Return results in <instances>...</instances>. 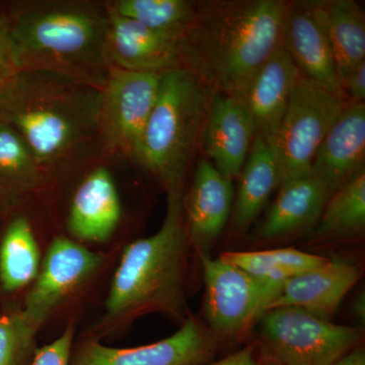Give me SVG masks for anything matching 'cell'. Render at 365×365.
Returning a JSON list of instances; mask_svg holds the SVG:
<instances>
[{
    "label": "cell",
    "instance_id": "obj_1",
    "mask_svg": "<svg viewBox=\"0 0 365 365\" xmlns=\"http://www.w3.org/2000/svg\"><path fill=\"white\" fill-rule=\"evenodd\" d=\"M100 98V88L55 72L16 71L0 83V122L21 136L46 177L103 150Z\"/></svg>",
    "mask_w": 365,
    "mask_h": 365
},
{
    "label": "cell",
    "instance_id": "obj_2",
    "mask_svg": "<svg viewBox=\"0 0 365 365\" xmlns=\"http://www.w3.org/2000/svg\"><path fill=\"white\" fill-rule=\"evenodd\" d=\"M106 1L28 0L13 4L0 24L18 71L55 72L102 88L109 76Z\"/></svg>",
    "mask_w": 365,
    "mask_h": 365
},
{
    "label": "cell",
    "instance_id": "obj_3",
    "mask_svg": "<svg viewBox=\"0 0 365 365\" xmlns=\"http://www.w3.org/2000/svg\"><path fill=\"white\" fill-rule=\"evenodd\" d=\"M287 1L205 0L184 38L185 67L215 93L241 98L282 45Z\"/></svg>",
    "mask_w": 365,
    "mask_h": 365
},
{
    "label": "cell",
    "instance_id": "obj_4",
    "mask_svg": "<svg viewBox=\"0 0 365 365\" xmlns=\"http://www.w3.org/2000/svg\"><path fill=\"white\" fill-rule=\"evenodd\" d=\"M190 245L184 194L168 193L162 227L125 248L105 304V313L90 337L100 340L143 314H165L181 326L190 316L186 276Z\"/></svg>",
    "mask_w": 365,
    "mask_h": 365
},
{
    "label": "cell",
    "instance_id": "obj_5",
    "mask_svg": "<svg viewBox=\"0 0 365 365\" xmlns=\"http://www.w3.org/2000/svg\"><path fill=\"white\" fill-rule=\"evenodd\" d=\"M213 96L187 67L162 74L137 163L157 178L167 193H182L190 163L202 144Z\"/></svg>",
    "mask_w": 365,
    "mask_h": 365
},
{
    "label": "cell",
    "instance_id": "obj_6",
    "mask_svg": "<svg viewBox=\"0 0 365 365\" xmlns=\"http://www.w3.org/2000/svg\"><path fill=\"white\" fill-rule=\"evenodd\" d=\"M258 325L262 355L280 365H333L364 340L359 328L292 307L269 309Z\"/></svg>",
    "mask_w": 365,
    "mask_h": 365
},
{
    "label": "cell",
    "instance_id": "obj_7",
    "mask_svg": "<svg viewBox=\"0 0 365 365\" xmlns=\"http://www.w3.org/2000/svg\"><path fill=\"white\" fill-rule=\"evenodd\" d=\"M348 102L344 93L300 76L273 141L279 186L312 173L317 150Z\"/></svg>",
    "mask_w": 365,
    "mask_h": 365
},
{
    "label": "cell",
    "instance_id": "obj_8",
    "mask_svg": "<svg viewBox=\"0 0 365 365\" xmlns=\"http://www.w3.org/2000/svg\"><path fill=\"white\" fill-rule=\"evenodd\" d=\"M162 74L111 66L101 88L98 131L103 150L137 163Z\"/></svg>",
    "mask_w": 365,
    "mask_h": 365
},
{
    "label": "cell",
    "instance_id": "obj_9",
    "mask_svg": "<svg viewBox=\"0 0 365 365\" xmlns=\"http://www.w3.org/2000/svg\"><path fill=\"white\" fill-rule=\"evenodd\" d=\"M199 257L205 283L206 326L223 342L239 340L267 311L280 287L264 282L220 258Z\"/></svg>",
    "mask_w": 365,
    "mask_h": 365
},
{
    "label": "cell",
    "instance_id": "obj_10",
    "mask_svg": "<svg viewBox=\"0 0 365 365\" xmlns=\"http://www.w3.org/2000/svg\"><path fill=\"white\" fill-rule=\"evenodd\" d=\"M227 343L190 314L170 337L132 348H113L88 337L72 349L71 365H207Z\"/></svg>",
    "mask_w": 365,
    "mask_h": 365
},
{
    "label": "cell",
    "instance_id": "obj_11",
    "mask_svg": "<svg viewBox=\"0 0 365 365\" xmlns=\"http://www.w3.org/2000/svg\"><path fill=\"white\" fill-rule=\"evenodd\" d=\"M104 256L64 237L53 240L21 309L37 327L104 263Z\"/></svg>",
    "mask_w": 365,
    "mask_h": 365
},
{
    "label": "cell",
    "instance_id": "obj_12",
    "mask_svg": "<svg viewBox=\"0 0 365 365\" xmlns=\"http://www.w3.org/2000/svg\"><path fill=\"white\" fill-rule=\"evenodd\" d=\"M282 45L302 76L330 90L344 93L321 0L287 2Z\"/></svg>",
    "mask_w": 365,
    "mask_h": 365
},
{
    "label": "cell",
    "instance_id": "obj_13",
    "mask_svg": "<svg viewBox=\"0 0 365 365\" xmlns=\"http://www.w3.org/2000/svg\"><path fill=\"white\" fill-rule=\"evenodd\" d=\"M106 51L110 66L163 74L185 66L184 38L155 32L110 13Z\"/></svg>",
    "mask_w": 365,
    "mask_h": 365
},
{
    "label": "cell",
    "instance_id": "obj_14",
    "mask_svg": "<svg viewBox=\"0 0 365 365\" xmlns=\"http://www.w3.org/2000/svg\"><path fill=\"white\" fill-rule=\"evenodd\" d=\"M255 136L253 118L241 98L215 93L201 145L223 176L232 180L240 176Z\"/></svg>",
    "mask_w": 365,
    "mask_h": 365
},
{
    "label": "cell",
    "instance_id": "obj_15",
    "mask_svg": "<svg viewBox=\"0 0 365 365\" xmlns=\"http://www.w3.org/2000/svg\"><path fill=\"white\" fill-rule=\"evenodd\" d=\"M234 201L232 180L223 176L212 163L202 158L197 165L193 182L184 197L185 222L190 245L199 256L211 247L227 225Z\"/></svg>",
    "mask_w": 365,
    "mask_h": 365
},
{
    "label": "cell",
    "instance_id": "obj_16",
    "mask_svg": "<svg viewBox=\"0 0 365 365\" xmlns=\"http://www.w3.org/2000/svg\"><path fill=\"white\" fill-rule=\"evenodd\" d=\"M361 275L359 266L352 262L329 259L325 265L284 281L267 311L277 307H297L330 321Z\"/></svg>",
    "mask_w": 365,
    "mask_h": 365
},
{
    "label": "cell",
    "instance_id": "obj_17",
    "mask_svg": "<svg viewBox=\"0 0 365 365\" xmlns=\"http://www.w3.org/2000/svg\"><path fill=\"white\" fill-rule=\"evenodd\" d=\"M365 104L348 102L312 163V172L332 193L364 170Z\"/></svg>",
    "mask_w": 365,
    "mask_h": 365
},
{
    "label": "cell",
    "instance_id": "obj_18",
    "mask_svg": "<svg viewBox=\"0 0 365 365\" xmlns=\"http://www.w3.org/2000/svg\"><path fill=\"white\" fill-rule=\"evenodd\" d=\"M300 76L283 45L257 72L240 98L251 113L256 135L274 141Z\"/></svg>",
    "mask_w": 365,
    "mask_h": 365
},
{
    "label": "cell",
    "instance_id": "obj_19",
    "mask_svg": "<svg viewBox=\"0 0 365 365\" xmlns=\"http://www.w3.org/2000/svg\"><path fill=\"white\" fill-rule=\"evenodd\" d=\"M278 189L279 193L259 228L261 240L279 239L312 230L333 194L313 172L282 182Z\"/></svg>",
    "mask_w": 365,
    "mask_h": 365
},
{
    "label": "cell",
    "instance_id": "obj_20",
    "mask_svg": "<svg viewBox=\"0 0 365 365\" xmlns=\"http://www.w3.org/2000/svg\"><path fill=\"white\" fill-rule=\"evenodd\" d=\"M121 218V203L112 175L106 168L91 170L72 198L68 227L81 241H107Z\"/></svg>",
    "mask_w": 365,
    "mask_h": 365
},
{
    "label": "cell",
    "instance_id": "obj_21",
    "mask_svg": "<svg viewBox=\"0 0 365 365\" xmlns=\"http://www.w3.org/2000/svg\"><path fill=\"white\" fill-rule=\"evenodd\" d=\"M234 220L239 232L250 227L279 186V163L272 140L256 135L240 174Z\"/></svg>",
    "mask_w": 365,
    "mask_h": 365
},
{
    "label": "cell",
    "instance_id": "obj_22",
    "mask_svg": "<svg viewBox=\"0 0 365 365\" xmlns=\"http://www.w3.org/2000/svg\"><path fill=\"white\" fill-rule=\"evenodd\" d=\"M327 31L341 85L352 69L365 61V16L353 0H321Z\"/></svg>",
    "mask_w": 365,
    "mask_h": 365
},
{
    "label": "cell",
    "instance_id": "obj_23",
    "mask_svg": "<svg viewBox=\"0 0 365 365\" xmlns=\"http://www.w3.org/2000/svg\"><path fill=\"white\" fill-rule=\"evenodd\" d=\"M45 176L21 136L0 122V199L20 202L42 186Z\"/></svg>",
    "mask_w": 365,
    "mask_h": 365
},
{
    "label": "cell",
    "instance_id": "obj_24",
    "mask_svg": "<svg viewBox=\"0 0 365 365\" xmlns=\"http://www.w3.org/2000/svg\"><path fill=\"white\" fill-rule=\"evenodd\" d=\"M40 270V251L31 223L24 216L9 223L0 244V283L14 292L32 283Z\"/></svg>",
    "mask_w": 365,
    "mask_h": 365
},
{
    "label": "cell",
    "instance_id": "obj_25",
    "mask_svg": "<svg viewBox=\"0 0 365 365\" xmlns=\"http://www.w3.org/2000/svg\"><path fill=\"white\" fill-rule=\"evenodd\" d=\"M220 258L275 287H281L284 281L300 273L325 265L330 259L292 248L225 252Z\"/></svg>",
    "mask_w": 365,
    "mask_h": 365
},
{
    "label": "cell",
    "instance_id": "obj_26",
    "mask_svg": "<svg viewBox=\"0 0 365 365\" xmlns=\"http://www.w3.org/2000/svg\"><path fill=\"white\" fill-rule=\"evenodd\" d=\"M365 227V170L336 190L327 202L314 237L318 241L361 235Z\"/></svg>",
    "mask_w": 365,
    "mask_h": 365
},
{
    "label": "cell",
    "instance_id": "obj_27",
    "mask_svg": "<svg viewBox=\"0 0 365 365\" xmlns=\"http://www.w3.org/2000/svg\"><path fill=\"white\" fill-rule=\"evenodd\" d=\"M189 0H115L106 1L110 13L130 19L155 32L185 38L195 14Z\"/></svg>",
    "mask_w": 365,
    "mask_h": 365
},
{
    "label": "cell",
    "instance_id": "obj_28",
    "mask_svg": "<svg viewBox=\"0 0 365 365\" xmlns=\"http://www.w3.org/2000/svg\"><path fill=\"white\" fill-rule=\"evenodd\" d=\"M38 331L21 311L0 318V365H31Z\"/></svg>",
    "mask_w": 365,
    "mask_h": 365
},
{
    "label": "cell",
    "instance_id": "obj_29",
    "mask_svg": "<svg viewBox=\"0 0 365 365\" xmlns=\"http://www.w3.org/2000/svg\"><path fill=\"white\" fill-rule=\"evenodd\" d=\"M74 332L73 324H69L56 340L37 348L31 365H71Z\"/></svg>",
    "mask_w": 365,
    "mask_h": 365
},
{
    "label": "cell",
    "instance_id": "obj_30",
    "mask_svg": "<svg viewBox=\"0 0 365 365\" xmlns=\"http://www.w3.org/2000/svg\"><path fill=\"white\" fill-rule=\"evenodd\" d=\"M207 365H262V353L258 342H251L241 349Z\"/></svg>",
    "mask_w": 365,
    "mask_h": 365
},
{
    "label": "cell",
    "instance_id": "obj_31",
    "mask_svg": "<svg viewBox=\"0 0 365 365\" xmlns=\"http://www.w3.org/2000/svg\"><path fill=\"white\" fill-rule=\"evenodd\" d=\"M345 95H349L350 102L364 103L365 101V61L352 69L342 81Z\"/></svg>",
    "mask_w": 365,
    "mask_h": 365
},
{
    "label": "cell",
    "instance_id": "obj_32",
    "mask_svg": "<svg viewBox=\"0 0 365 365\" xmlns=\"http://www.w3.org/2000/svg\"><path fill=\"white\" fill-rule=\"evenodd\" d=\"M18 71L13 56H11V48L7 42L6 34L0 24V83L6 81L7 78Z\"/></svg>",
    "mask_w": 365,
    "mask_h": 365
},
{
    "label": "cell",
    "instance_id": "obj_33",
    "mask_svg": "<svg viewBox=\"0 0 365 365\" xmlns=\"http://www.w3.org/2000/svg\"><path fill=\"white\" fill-rule=\"evenodd\" d=\"M333 365H365V353L361 347L355 348L354 350L347 353L345 356L338 360Z\"/></svg>",
    "mask_w": 365,
    "mask_h": 365
},
{
    "label": "cell",
    "instance_id": "obj_34",
    "mask_svg": "<svg viewBox=\"0 0 365 365\" xmlns=\"http://www.w3.org/2000/svg\"><path fill=\"white\" fill-rule=\"evenodd\" d=\"M352 314L355 318L364 323L365 319V297L364 292H360L352 302Z\"/></svg>",
    "mask_w": 365,
    "mask_h": 365
},
{
    "label": "cell",
    "instance_id": "obj_35",
    "mask_svg": "<svg viewBox=\"0 0 365 365\" xmlns=\"http://www.w3.org/2000/svg\"><path fill=\"white\" fill-rule=\"evenodd\" d=\"M262 365H280L277 362L274 361L273 359H268V357L263 356L262 355Z\"/></svg>",
    "mask_w": 365,
    "mask_h": 365
}]
</instances>
